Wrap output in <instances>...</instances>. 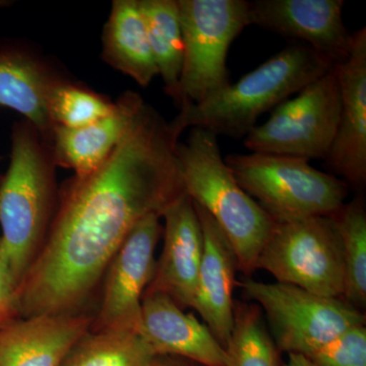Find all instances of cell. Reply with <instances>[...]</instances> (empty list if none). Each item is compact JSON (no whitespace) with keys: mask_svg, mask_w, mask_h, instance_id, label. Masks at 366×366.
I'll use <instances>...</instances> for the list:
<instances>
[{"mask_svg":"<svg viewBox=\"0 0 366 366\" xmlns=\"http://www.w3.org/2000/svg\"><path fill=\"white\" fill-rule=\"evenodd\" d=\"M139 334L157 356H177L204 366H228L225 348L211 330L163 293H144Z\"/></svg>","mask_w":366,"mask_h":366,"instance_id":"15","label":"cell"},{"mask_svg":"<svg viewBox=\"0 0 366 366\" xmlns=\"http://www.w3.org/2000/svg\"><path fill=\"white\" fill-rule=\"evenodd\" d=\"M224 161L240 187L276 223L334 217L348 197L344 180L303 159L250 152L230 154Z\"/></svg>","mask_w":366,"mask_h":366,"instance_id":"5","label":"cell"},{"mask_svg":"<svg viewBox=\"0 0 366 366\" xmlns=\"http://www.w3.org/2000/svg\"><path fill=\"white\" fill-rule=\"evenodd\" d=\"M334 66L312 48L293 43L208 100L180 106L169 124L179 137L189 127H201L217 137L242 139L262 114L300 93Z\"/></svg>","mask_w":366,"mask_h":366,"instance_id":"3","label":"cell"},{"mask_svg":"<svg viewBox=\"0 0 366 366\" xmlns=\"http://www.w3.org/2000/svg\"><path fill=\"white\" fill-rule=\"evenodd\" d=\"M341 90L338 131L326 159L332 172L347 184L362 189L366 182V29L353 35L350 55L335 64Z\"/></svg>","mask_w":366,"mask_h":366,"instance_id":"12","label":"cell"},{"mask_svg":"<svg viewBox=\"0 0 366 366\" xmlns=\"http://www.w3.org/2000/svg\"><path fill=\"white\" fill-rule=\"evenodd\" d=\"M161 216L150 214L134 226L104 274V287L91 332L134 331L141 326L142 300L155 273V249L163 232Z\"/></svg>","mask_w":366,"mask_h":366,"instance_id":"10","label":"cell"},{"mask_svg":"<svg viewBox=\"0 0 366 366\" xmlns=\"http://www.w3.org/2000/svg\"><path fill=\"white\" fill-rule=\"evenodd\" d=\"M264 310L279 350L307 356L350 327L365 325V315L342 298H327L290 284L237 283Z\"/></svg>","mask_w":366,"mask_h":366,"instance_id":"9","label":"cell"},{"mask_svg":"<svg viewBox=\"0 0 366 366\" xmlns=\"http://www.w3.org/2000/svg\"><path fill=\"white\" fill-rule=\"evenodd\" d=\"M177 155L185 194L216 221L232 247L238 269L249 276L276 222L240 187L215 134L192 127L187 141H178Z\"/></svg>","mask_w":366,"mask_h":366,"instance_id":"4","label":"cell"},{"mask_svg":"<svg viewBox=\"0 0 366 366\" xmlns=\"http://www.w3.org/2000/svg\"><path fill=\"white\" fill-rule=\"evenodd\" d=\"M343 7V0H255L249 1V24L307 45L337 64L353 46Z\"/></svg>","mask_w":366,"mask_h":366,"instance_id":"11","label":"cell"},{"mask_svg":"<svg viewBox=\"0 0 366 366\" xmlns=\"http://www.w3.org/2000/svg\"><path fill=\"white\" fill-rule=\"evenodd\" d=\"M341 240L344 268L343 300L354 307L366 305V209L357 197L334 216Z\"/></svg>","mask_w":366,"mask_h":366,"instance_id":"22","label":"cell"},{"mask_svg":"<svg viewBox=\"0 0 366 366\" xmlns=\"http://www.w3.org/2000/svg\"><path fill=\"white\" fill-rule=\"evenodd\" d=\"M194 204L204 235V252L194 310L225 348L234 320L233 292L237 285V259L216 221L201 207Z\"/></svg>","mask_w":366,"mask_h":366,"instance_id":"16","label":"cell"},{"mask_svg":"<svg viewBox=\"0 0 366 366\" xmlns=\"http://www.w3.org/2000/svg\"><path fill=\"white\" fill-rule=\"evenodd\" d=\"M146 104L139 93L127 91L108 117L79 129L55 127L51 146L57 167L74 170L79 177L95 170L127 137Z\"/></svg>","mask_w":366,"mask_h":366,"instance_id":"18","label":"cell"},{"mask_svg":"<svg viewBox=\"0 0 366 366\" xmlns=\"http://www.w3.org/2000/svg\"><path fill=\"white\" fill-rule=\"evenodd\" d=\"M254 303L235 302L232 331L225 346L228 366H281L278 347Z\"/></svg>","mask_w":366,"mask_h":366,"instance_id":"23","label":"cell"},{"mask_svg":"<svg viewBox=\"0 0 366 366\" xmlns=\"http://www.w3.org/2000/svg\"><path fill=\"white\" fill-rule=\"evenodd\" d=\"M51 143L29 120L14 122L0 182V236L19 289L40 254L59 201Z\"/></svg>","mask_w":366,"mask_h":366,"instance_id":"2","label":"cell"},{"mask_svg":"<svg viewBox=\"0 0 366 366\" xmlns=\"http://www.w3.org/2000/svg\"><path fill=\"white\" fill-rule=\"evenodd\" d=\"M20 319L19 285L0 239V330Z\"/></svg>","mask_w":366,"mask_h":366,"instance_id":"26","label":"cell"},{"mask_svg":"<svg viewBox=\"0 0 366 366\" xmlns=\"http://www.w3.org/2000/svg\"><path fill=\"white\" fill-rule=\"evenodd\" d=\"M179 137L147 103L109 157L59 190L44 245L19 289L21 317L83 312L134 226L185 194Z\"/></svg>","mask_w":366,"mask_h":366,"instance_id":"1","label":"cell"},{"mask_svg":"<svg viewBox=\"0 0 366 366\" xmlns=\"http://www.w3.org/2000/svg\"><path fill=\"white\" fill-rule=\"evenodd\" d=\"M156 356L139 332L89 331L60 366H152Z\"/></svg>","mask_w":366,"mask_h":366,"instance_id":"21","label":"cell"},{"mask_svg":"<svg viewBox=\"0 0 366 366\" xmlns=\"http://www.w3.org/2000/svg\"><path fill=\"white\" fill-rule=\"evenodd\" d=\"M48 106L55 127L79 129L108 117L115 102L71 79L53 91Z\"/></svg>","mask_w":366,"mask_h":366,"instance_id":"24","label":"cell"},{"mask_svg":"<svg viewBox=\"0 0 366 366\" xmlns=\"http://www.w3.org/2000/svg\"><path fill=\"white\" fill-rule=\"evenodd\" d=\"M1 179H2V174H1V173H0V182H1Z\"/></svg>","mask_w":366,"mask_h":366,"instance_id":"30","label":"cell"},{"mask_svg":"<svg viewBox=\"0 0 366 366\" xmlns=\"http://www.w3.org/2000/svg\"><path fill=\"white\" fill-rule=\"evenodd\" d=\"M341 90L335 66L272 110L244 137L252 153L326 160L338 131Z\"/></svg>","mask_w":366,"mask_h":366,"instance_id":"7","label":"cell"},{"mask_svg":"<svg viewBox=\"0 0 366 366\" xmlns=\"http://www.w3.org/2000/svg\"><path fill=\"white\" fill-rule=\"evenodd\" d=\"M152 366H204L197 365L192 361L184 360V358L177 357V356L159 355L156 356Z\"/></svg>","mask_w":366,"mask_h":366,"instance_id":"27","label":"cell"},{"mask_svg":"<svg viewBox=\"0 0 366 366\" xmlns=\"http://www.w3.org/2000/svg\"><path fill=\"white\" fill-rule=\"evenodd\" d=\"M103 60L147 88L159 76L139 0H114L102 35Z\"/></svg>","mask_w":366,"mask_h":366,"instance_id":"19","label":"cell"},{"mask_svg":"<svg viewBox=\"0 0 366 366\" xmlns=\"http://www.w3.org/2000/svg\"><path fill=\"white\" fill-rule=\"evenodd\" d=\"M257 269L268 272L279 283L343 300V259L334 217L276 223L259 254Z\"/></svg>","mask_w":366,"mask_h":366,"instance_id":"8","label":"cell"},{"mask_svg":"<svg viewBox=\"0 0 366 366\" xmlns=\"http://www.w3.org/2000/svg\"><path fill=\"white\" fill-rule=\"evenodd\" d=\"M314 366H366V327L360 325L305 356Z\"/></svg>","mask_w":366,"mask_h":366,"instance_id":"25","label":"cell"},{"mask_svg":"<svg viewBox=\"0 0 366 366\" xmlns=\"http://www.w3.org/2000/svg\"><path fill=\"white\" fill-rule=\"evenodd\" d=\"M9 6H11V1H7V0H0V9Z\"/></svg>","mask_w":366,"mask_h":366,"instance_id":"29","label":"cell"},{"mask_svg":"<svg viewBox=\"0 0 366 366\" xmlns=\"http://www.w3.org/2000/svg\"><path fill=\"white\" fill-rule=\"evenodd\" d=\"M159 76L174 100L182 74L183 38L177 0H139Z\"/></svg>","mask_w":366,"mask_h":366,"instance_id":"20","label":"cell"},{"mask_svg":"<svg viewBox=\"0 0 366 366\" xmlns=\"http://www.w3.org/2000/svg\"><path fill=\"white\" fill-rule=\"evenodd\" d=\"M67 81L59 66L32 48L11 41L0 44V106L20 113L50 143L55 129L50 97Z\"/></svg>","mask_w":366,"mask_h":366,"instance_id":"14","label":"cell"},{"mask_svg":"<svg viewBox=\"0 0 366 366\" xmlns=\"http://www.w3.org/2000/svg\"><path fill=\"white\" fill-rule=\"evenodd\" d=\"M86 312L21 317L0 330V366H60L91 329Z\"/></svg>","mask_w":366,"mask_h":366,"instance_id":"17","label":"cell"},{"mask_svg":"<svg viewBox=\"0 0 366 366\" xmlns=\"http://www.w3.org/2000/svg\"><path fill=\"white\" fill-rule=\"evenodd\" d=\"M287 362L282 366H314L310 360L301 354H288Z\"/></svg>","mask_w":366,"mask_h":366,"instance_id":"28","label":"cell"},{"mask_svg":"<svg viewBox=\"0 0 366 366\" xmlns=\"http://www.w3.org/2000/svg\"><path fill=\"white\" fill-rule=\"evenodd\" d=\"M183 38L178 108L199 104L230 85L227 55L233 41L250 26L245 0H177Z\"/></svg>","mask_w":366,"mask_h":366,"instance_id":"6","label":"cell"},{"mask_svg":"<svg viewBox=\"0 0 366 366\" xmlns=\"http://www.w3.org/2000/svg\"><path fill=\"white\" fill-rule=\"evenodd\" d=\"M162 217L165 220L162 254L144 293H163L183 310L194 308L204 252L203 229L194 202L184 194L168 207Z\"/></svg>","mask_w":366,"mask_h":366,"instance_id":"13","label":"cell"}]
</instances>
